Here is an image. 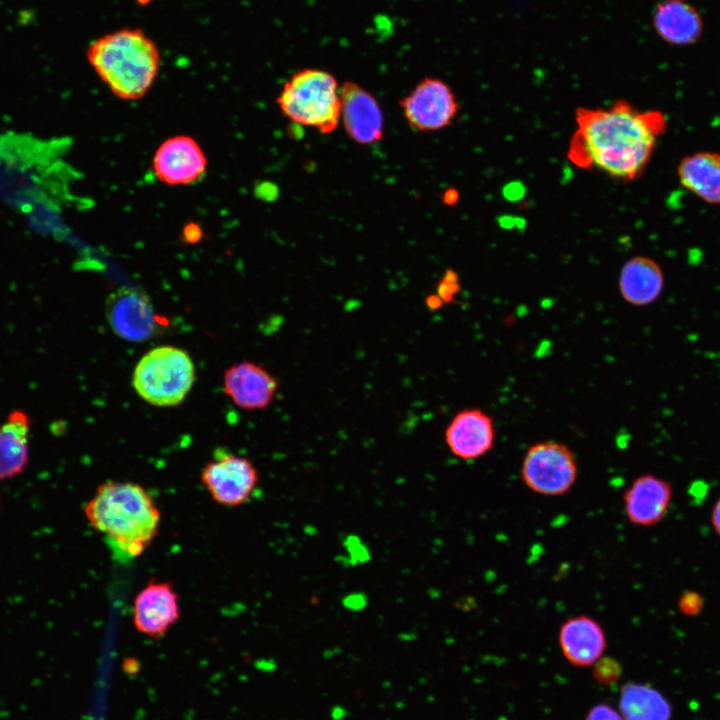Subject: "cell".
<instances>
[{
  "label": "cell",
  "mask_w": 720,
  "mask_h": 720,
  "mask_svg": "<svg viewBox=\"0 0 720 720\" xmlns=\"http://www.w3.org/2000/svg\"><path fill=\"white\" fill-rule=\"evenodd\" d=\"M575 121L569 160L578 168L626 182L643 174L667 128L661 111H642L626 100L609 108L579 107Z\"/></svg>",
  "instance_id": "1"
},
{
  "label": "cell",
  "mask_w": 720,
  "mask_h": 720,
  "mask_svg": "<svg viewBox=\"0 0 720 720\" xmlns=\"http://www.w3.org/2000/svg\"><path fill=\"white\" fill-rule=\"evenodd\" d=\"M84 513L121 562L133 560L147 549L158 534L161 521L153 497L143 486L129 481L99 485Z\"/></svg>",
  "instance_id": "2"
},
{
  "label": "cell",
  "mask_w": 720,
  "mask_h": 720,
  "mask_svg": "<svg viewBox=\"0 0 720 720\" xmlns=\"http://www.w3.org/2000/svg\"><path fill=\"white\" fill-rule=\"evenodd\" d=\"M87 59L116 97L133 101L153 86L161 55L142 29L122 28L94 40L87 49Z\"/></svg>",
  "instance_id": "3"
},
{
  "label": "cell",
  "mask_w": 720,
  "mask_h": 720,
  "mask_svg": "<svg viewBox=\"0 0 720 720\" xmlns=\"http://www.w3.org/2000/svg\"><path fill=\"white\" fill-rule=\"evenodd\" d=\"M276 103L292 122L330 134L340 125V86L334 75L318 68L295 72L283 85Z\"/></svg>",
  "instance_id": "4"
},
{
  "label": "cell",
  "mask_w": 720,
  "mask_h": 720,
  "mask_svg": "<svg viewBox=\"0 0 720 720\" xmlns=\"http://www.w3.org/2000/svg\"><path fill=\"white\" fill-rule=\"evenodd\" d=\"M195 380V366L190 355L174 346L148 351L137 363L132 384L137 394L157 407L180 404L189 394Z\"/></svg>",
  "instance_id": "5"
},
{
  "label": "cell",
  "mask_w": 720,
  "mask_h": 720,
  "mask_svg": "<svg viewBox=\"0 0 720 720\" xmlns=\"http://www.w3.org/2000/svg\"><path fill=\"white\" fill-rule=\"evenodd\" d=\"M578 477L572 450L564 443L546 440L531 445L522 460L521 479L532 492L543 496L568 493Z\"/></svg>",
  "instance_id": "6"
},
{
  "label": "cell",
  "mask_w": 720,
  "mask_h": 720,
  "mask_svg": "<svg viewBox=\"0 0 720 720\" xmlns=\"http://www.w3.org/2000/svg\"><path fill=\"white\" fill-rule=\"evenodd\" d=\"M201 482L215 502L237 507L253 496L259 472L250 459L218 449L202 469Z\"/></svg>",
  "instance_id": "7"
},
{
  "label": "cell",
  "mask_w": 720,
  "mask_h": 720,
  "mask_svg": "<svg viewBox=\"0 0 720 720\" xmlns=\"http://www.w3.org/2000/svg\"><path fill=\"white\" fill-rule=\"evenodd\" d=\"M409 127L417 132H435L450 126L459 104L450 86L441 79H422L399 102Z\"/></svg>",
  "instance_id": "8"
},
{
  "label": "cell",
  "mask_w": 720,
  "mask_h": 720,
  "mask_svg": "<svg viewBox=\"0 0 720 720\" xmlns=\"http://www.w3.org/2000/svg\"><path fill=\"white\" fill-rule=\"evenodd\" d=\"M105 312L113 332L130 342L147 341L162 328L148 296L134 289H119L108 296Z\"/></svg>",
  "instance_id": "9"
},
{
  "label": "cell",
  "mask_w": 720,
  "mask_h": 720,
  "mask_svg": "<svg viewBox=\"0 0 720 720\" xmlns=\"http://www.w3.org/2000/svg\"><path fill=\"white\" fill-rule=\"evenodd\" d=\"M340 124L348 137L360 145L378 143L384 134V115L378 100L358 83L340 86Z\"/></svg>",
  "instance_id": "10"
},
{
  "label": "cell",
  "mask_w": 720,
  "mask_h": 720,
  "mask_svg": "<svg viewBox=\"0 0 720 720\" xmlns=\"http://www.w3.org/2000/svg\"><path fill=\"white\" fill-rule=\"evenodd\" d=\"M179 618V597L169 582L151 580L134 599L133 625L146 636L162 637Z\"/></svg>",
  "instance_id": "11"
},
{
  "label": "cell",
  "mask_w": 720,
  "mask_h": 720,
  "mask_svg": "<svg viewBox=\"0 0 720 720\" xmlns=\"http://www.w3.org/2000/svg\"><path fill=\"white\" fill-rule=\"evenodd\" d=\"M207 168V158L199 143L187 135L166 139L153 157L157 178L167 185H186L200 179Z\"/></svg>",
  "instance_id": "12"
},
{
  "label": "cell",
  "mask_w": 720,
  "mask_h": 720,
  "mask_svg": "<svg viewBox=\"0 0 720 720\" xmlns=\"http://www.w3.org/2000/svg\"><path fill=\"white\" fill-rule=\"evenodd\" d=\"M444 440L455 457L464 461L477 460L494 446V421L482 409H463L447 425Z\"/></svg>",
  "instance_id": "13"
},
{
  "label": "cell",
  "mask_w": 720,
  "mask_h": 720,
  "mask_svg": "<svg viewBox=\"0 0 720 720\" xmlns=\"http://www.w3.org/2000/svg\"><path fill=\"white\" fill-rule=\"evenodd\" d=\"M224 392L244 410H262L270 405L277 389V379L264 367L242 361L230 366L224 374Z\"/></svg>",
  "instance_id": "14"
},
{
  "label": "cell",
  "mask_w": 720,
  "mask_h": 720,
  "mask_svg": "<svg viewBox=\"0 0 720 720\" xmlns=\"http://www.w3.org/2000/svg\"><path fill=\"white\" fill-rule=\"evenodd\" d=\"M673 490L668 481L652 474L633 480L623 495L624 512L633 525L652 527L668 513Z\"/></svg>",
  "instance_id": "15"
},
{
  "label": "cell",
  "mask_w": 720,
  "mask_h": 720,
  "mask_svg": "<svg viewBox=\"0 0 720 720\" xmlns=\"http://www.w3.org/2000/svg\"><path fill=\"white\" fill-rule=\"evenodd\" d=\"M558 641L564 658L575 667L592 666L607 647L602 625L588 615L567 618L560 627Z\"/></svg>",
  "instance_id": "16"
},
{
  "label": "cell",
  "mask_w": 720,
  "mask_h": 720,
  "mask_svg": "<svg viewBox=\"0 0 720 720\" xmlns=\"http://www.w3.org/2000/svg\"><path fill=\"white\" fill-rule=\"evenodd\" d=\"M32 418L22 409L12 410L0 425V480L14 478L29 462Z\"/></svg>",
  "instance_id": "17"
},
{
  "label": "cell",
  "mask_w": 720,
  "mask_h": 720,
  "mask_svg": "<svg viewBox=\"0 0 720 720\" xmlns=\"http://www.w3.org/2000/svg\"><path fill=\"white\" fill-rule=\"evenodd\" d=\"M618 287L627 303L634 306L649 305L655 302L663 291V271L653 259L635 256L622 266Z\"/></svg>",
  "instance_id": "18"
},
{
  "label": "cell",
  "mask_w": 720,
  "mask_h": 720,
  "mask_svg": "<svg viewBox=\"0 0 720 720\" xmlns=\"http://www.w3.org/2000/svg\"><path fill=\"white\" fill-rule=\"evenodd\" d=\"M657 34L673 45L696 43L703 31V21L698 11L686 0H664L653 15Z\"/></svg>",
  "instance_id": "19"
},
{
  "label": "cell",
  "mask_w": 720,
  "mask_h": 720,
  "mask_svg": "<svg viewBox=\"0 0 720 720\" xmlns=\"http://www.w3.org/2000/svg\"><path fill=\"white\" fill-rule=\"evenodd\" d=\"M680 184L709 204H720V153L701 151L683 157L677 167Z\"/></svg>",
  "instance_id": "20"
},
{
  "label": "cell",
  "mask_w": 720,
  "mask_h": 720,
  "mask_svg": "<svg viewBox=\"0 0 720 720\" xmlns=\"http://www.w3.org/2000/svg\"><path fill=\"white\" fill-rule=\"evenodd\" d=\"M619 709L624 720H670L672 715L667 699L657 689L642 683L623 685Z\"/></svg>",
  "instance_id": "21"
},
{
  "label": "cell",
  "mask_w": 720,
  "mask_h": 720,
  "mask_svg": "<svg viewBox=\"0 0 720 720\" xmlns=\"http://www.w3.org/2000/svg\"><path fill=\"white\" fill-rule=\"evenodd\" d=\"M622 672L620 663L613 657H601L593 664L592 675L594 680L604 686L618 681Z\"/></svg>",
  "instance_id": "22"
},
{
  "label": "cell",
  "mask_w": 720,
  "mask_h": 720,
  "mask_svg": "<svg viewBox=\"0 0 720 720\" xmlns=\"http://www.w3.org/2000/svg\"><path fill=\"white\" fill-rule=\"evenodd\" d=\"M459 290L457 274L454 271H447L439 282L438 297L444 301H450Z\"/></svg>",
  "instance_id": "23"
},
{
  "label": "cell",
  "mask_w": 720,
  "mask_h": 720,
  "mask_svg": "<svg viewBox=\"0 0 720 720\" xmlns=\"http://www.w3.org/2000/svg\"><path fill=\"white\" fill-rule=\"evenodd\" d=\"M585 720H624L621 713L612 706L599 703L594 705L587 713Z\"/></svg>",
  "instance_id": "24"
},
{
  "label": "cell",
  "mask_w": 720,
  "mask_h": 720,
  "mask_svg": "<svg viewBox=\"0 0 720 720\" xmlns=\"http://www.w3.org/2000/svg\"><path fill=\"white\" fill-rule=\"evenodd\" d=\"M703 607V599L696 592L684 593L679 599V610L686 615L698 614Z\"/></svg>",
  "instance_id": "25"
},
{
  "label": "cell",
  "mask_w": 720,
  "mask_h": 720,
  "mask_svg": "<svg viewBox=\"0 0 720 720\" xmlns=\"http://www.w3.org/2000/svg\"><path fill=\"white\" fill-rule=\"evenodd\" d=\"M711 524L715 533L720 537V497H718L712 507Z\"/></svg>",
  "instance_id": "26"
},
{
  "label": "cell",
  "mask_w": 720,
  "mask_h": 720,
  "mask_svg": "<svg viewBox=\"0 0 720 720\" xmlns=\"http://www.w3.org/2000/svg\"><path fill=\"white\" fill-rule=\"evenodd\" d=\"M184 231H185V232H184V234H185V239H186L187 241H189V242H194V241H196V240H198V239L200 238V229H199V227H198L195 231H194V230H189V228L186 227Z\"/></svg>",
  "instance_id": "27"
},
{
  "label": "cell",
  "mask_w": 720,
  "mask_h": 720,
  "mask_svg": "<svg viewBox=\"0 0 720 720\" xmlns=\"http://www.w3.org/2000/svg\"><path fill=\"white\" fill-rule=\"evenodd\" d=\"M140 5H147L151 0H136Z\"/></svg>",
  "instance_id": "28"
}]
</instances>
